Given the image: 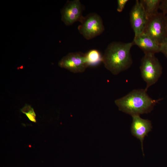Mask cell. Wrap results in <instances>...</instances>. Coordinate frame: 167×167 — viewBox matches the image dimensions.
Instances as JSON below:
<instances>
[{"label": "cell", "instance_id": "cell-5", "mask_svg": "<svg viewBox=\"0 0 167 167\" xmlns=\"http://www.w3.org/2000/svg\"><path fill=\"white\" fill-rule=\"evenodd\" d=\"M143 33L160 45L167 36L165 15L158 12L148 19Z\"/></svg>", "mask_w": 167, "mask_h": 167}, {"label": "cell", "instance_id": "cell-10", "mask_svg": "<svg viewBox=\"0 0 167 167\" xmlns=\"http://www.w3.org/2000/svg\"><path fill=\"white\" fill-rule=\"evenodd\" d=\"M132 42L134 45H137L142 49L144 54H155L160 52V45L144 33L134 37Z\"/></svg>", "mask_w": 167, "mask_h": 167}, {"label": "cell", "instance_id": "cell-6", "mask_svg": "<svg viewBox=\"0 0 167 167\" xmlns=\"http://www.w3.org/2000/svg\"><path fill=\"white\" fill-rule=\"evenodd\" d=\"M58 65L75 73L84 72L89 66L86 54L80 52L68 53L59 61Z\"/></svg>", "mask_w": 167, "mask_h": 167}, {"label": "cell", "instance_id": "cell-12", "mask_svg": "<svg viewBox=\"0 0 167 167\" xmlns=\"http://www.w3.org/2000/svg\"><path fill=\"white\" fill-rule=\"evenodd\" d=\"M86 55L89 66H95L101 62H102L103 56L97 50H91L86 53Z\"/></svg>", "mask_w": 167, "mask_h": 167}, {"label": "cell", "instance_id": "cell-11", "mask_svg": "<svg viewBox=\"0 0 167 167\" xmlns=\"http://www.w3.org/2000/svg\"><path fill=\"white\" fill-rule=\"evenodd\" d=\"M140 1L144 8L148 20L158 12L161 0H141Z\"/></svg>", "mask_w": 167, "mask_h": 167}, {"label": "cell", "instance_id": "cell-4", "mask_svg": "<svg viewBox=\"0 0 167 167\" xmlns=\"http://www.w3.org/2000/svg\"><path fill=\"white\" fill-rule=\"evenodd\" d=\"M78 27L79 32L86 39L89 40L101 34L105 30L101 17L95 13L84 16Z\"/></svg>", "mask_w": 167, "mask_h": 167}, {"label": "cell", "instance_id": "cell-15", "mask_svg": "<svg viewBox=\"0 0 167 167\" xmlns=\"http://www.w3.org/2000/svg\"><path fill=\"white\" fill-rule=\"evenodd\" d=\"M129 1L128 0H117V11L119 12L122 11L125 6Z\"/></svg>", "mask_w": 167, "mask_h": 167}, {"label": "cell", "instance_id": "cell-1", "mask_svg": "<svg viewBox=\"0 0 167 167\" xmlns=\"http://www.w3.org/2000/svg\"><path fill=\"white\" fill-rule=\"evenodd\" d=\"M133 45L132 42L114 41L109 44L103 56L105 68L114 75L129 69L133 62L131 49Z\"/></svg>", "mask_w": 167, "mask_h": 167}, {"label": "cell", "instance_id": "cell-17", "mask_svg": "<svg viewBox=\"0 0 167 167\" xmlns=\"http://www.w3.org/2000/svg\"><path fill=\"white\" fill-rule=\"evenodd\" d=\"M165 21L166 23V26L167 29V14L165 15Z\"/></svg>", "mask_w": 167, "mask_h": 167}, {"label": "cell", "instance_id": "cell-9", "mask_svg": "<svg viewBox=\"0 0 167 167\" xmlns=\"http://www.w3.org/2000/svg\"><path fill=\"white\" fill-rule=\"evenodd\" d=\"M132 117L131 132L133 135L140 140L144 155L143 142L145 136L152 130V123L149 120L143 119L139 115H134Z\"/></svg>", "mask_w": 167, "mask_h": 167}, {"label": "cell", "instance_id": "cell-2", "mask_svg": "<svg viewBox=\"0 0 167 167\" xmlns=\"http://www.w3.org/2000/svg\"><path fill=\"white\" fill-rule=\"evenodd\" d=\"M144 89L132 90L125 96L115 101L119 109L131 116L148 113L153 109L155 105L163 99H153Z\"/></svg>", "mask_w": 167, "mask_h": 167}, {"label": "cell", "instance_id": "cell-8", "mask_svg": "<svg viewBox=\"0 0 167 167\" xmlns=\"http://www.w3.org/2000/svg\"><path fill=\"white\" fill-rule=\"evenodd\" d=\"M131 27L136 37L143 33L148 21L144 8L140 1L137 0L130 14Z\"/></svg>", "mask_w": 167, "mask_h": 167}, {"label": "cell", "instance_id": "cell-14", "mask_svg": "<svg viewBox=\"0 0 167 167\" xmlns=\"http://www.w3.org/2000/svg\"><path fill=\"white\" fill-rule=\"evenodd\" d=\"M160 52L163 54L167 58V36L160 45Z\"/></svg>", "mask_w": 167, "mask_h": 167}, {"label": "cell", "instance_id": "cell-16", "mask_svg": "<svg viewBox=\"0 0 167 167\" xmlns=\"http://www.w3.org/2000/svg\"><path fill=\"white\" fill-rule=\"evenodd\" d=\"M159 9L165 15L167 14V0H161Z\"/></svg>", "mask_w": 167, "mask_h": 167}, {"label": "cell", "instance_id": "cell-13", "mask_svg": "<svg viewBox=\"0 0 167 167\" xmlns=\"http://www.w3.org/2000/svg\"><path fill=\"white\" fill-rule=\"evenodd\" d=\"M21 111L26 115L30 121L36 122L35 113L33 109L30 106L26 104L21 109Z\"/></svg>", "mask_w": 167, "mask_h": 167}, {"label": "cell", "instance_id": "cell-7", "mask_svg": "<svg viewBox=\"0 0 167 167\" xmlns=\"http://www.w3.org/2000/svg\"><path fill=\"white\" fill-rule=\"evenodd\" d=\"M83 7L79 0L68 1L61 10V19L66 26L78 21L81 22Z\"/></svg>", "mask_w": 167, "mask_h": 167}, {"label": "cell", "instance_id": "cell-3", "mask_svg": "<svg viewBox=\"0 0 167 167\" xmlns=\"http://www.w3.org/2000/svg\"><path fill=\"white\" fill-rule=\"evenodd\" d=\"M140 69L142 77L147 84L145 89L147 91L161 77L162 72V66L155 54H145L141 59Z\"/></svg>", "mask_w": 167, "mask_h": 167}]
</instances>
